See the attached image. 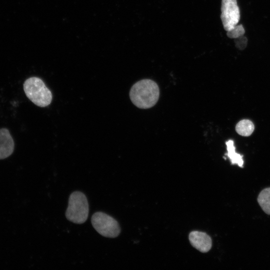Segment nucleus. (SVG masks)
I'll use <instances>...</instances> for the list:
<instances>
[{
  "label": "nucleus",
  "instance_id": "1",
  "mask_svg": "<svg viewBox=\"0 0 270 270\" xmlns=\"http://www.w3.org/2000/svg\"><path fill=\"white\" fill-rule=\"evenodd\" d=\"M159 96L158 85L150 79H144L136 82L132 86L130 92V97L132 102L138 108L142 109L154 106Z\"/></svg>",
  "mask_w": 270,
  "mask_h": 270
},
{
  "label": "nucleus",
  "instance_id": "2",
  "mask_svg": "<svg viewBox=\"0 0 270 270\" xmlns=\"http://www.w3.org/2000/svg\"><path fill=\"white\" fill-rule=\"evenodd\" d=\"M23 87L26 96L37 106L44 108L51 103L52 92L40 78L34 76L28 78Z\"/></svg>",
  "mask_w": 270,
  "mask_h": 270
},
{
  "label": "nucleus",
  "instance_id": "3",
  "mask_svg": "<svg viewBox=\"0 0 270 270\" xmlns=\"http://www.w3.org/2000/svg\"><path fill=\"white\" fill-rule=\"evenodd\" d=\"M88 212L89 206L85 194L79 191L72 193L66 212V218L74 224H82L87 220Z\"/></svg>",
  "mask_w": 270,
  "mask_h": 270
},
{
  "label": "nucleus",
  "instance_id": "4",
  "mask_svg": "<svg viewBox=\"0 0 270 270\" xmlns=\"http://www.w3.org/2000/svg\"><path fill=\"white\" fill-rule=\"evenodd\" d=\"M91 222L94 228L103 236L114 238L118 236L120 232L118 222L103 212H95L92 216Z\"/></svg>",
  "mask_w": 270,
  "mask_h": 270
},
{
  "label": "nucleus",
  "instance_id": "5",
  "mask_svg": "<svg viewBox=\"0 0 270 270\" xmlns=\"http://www.w3.org/2000/svg\"><path fill=\"white\" fill-rule=\"evenodd\" d=\"M220 18L226 31L233 29L238 23L240 11L236 0H222Z\"/></svg>",
  "mask_w": 270,
  "mask_h": 270
},
{
  "label": "nucleus",
  "instance_id": "6",
  "mask_svg": "<svg viewBox=\"0 0 270 270\" xmlns=\"http://www.w3.org/2000/svg\"><path fill=\"white\" fill-rule=\"evenodd\" d=\"M189 240L192 246L202 252H208L212 246L210 237L203 232H192L189 234Z\"/></svg>",
  "mask_w": 270,
  "mask_h": 270
},
{
  "label": "nucleus",
  "instance_id": "7",
  "mask_svg": "<svg viewBox=\"0 0 270 270\" xmlns=\"http://www.w3.org/2000/svg\"><path fill=\"white\" fill-rule=\"evenodd\" d=\"M14 144L8 130L0 129V160L4 159L12 154L14 150Z\"/></svg>",
  "mask_w": 270,
  "mask_h": 270
},
{
  "label": "nucleus",
  "instance_id": "8",
  "mask_svg": "<svg viewBox=\"0 0 270 270\" xmlns=\"http://www.w3.org/2000/svg\"><path fill=\"white\" fill-rule=\"evenodd\" d=\"M228 152L226 154L230 160L232 164L238 165L240 168L243 167L244 160L243 156L236 152V148L234 145V142L232 140H229L226 142Z\"/></svg>",
  "mask_w": 270,
  "mask_h": 270
},
{
  "label": "nucleus",
  "instance_id": "9",
  "mask_svg": "<svg viewBox=\"0 0 270 270\" xmlns=\"http://www.w3.org/2000/svg\"><path fill=\"white\" fill-rule=\"evenodd\" d=\"M235 129L238 134L243 136H248L254 132V126L251 120L244 119L237 123Z\"/></svg>",
  "mask_w": 270,
  "mask_h": 270
},
{
  "label": "nucleus",
  "instance_id": "10",
  "mask_svg": "<svg viewBox=\"0 0 270 270\" xmlns=\"http://www.w3.org/2000/svg\"><path fill=\"white\" fill-rule=\"evenodd\" d=\"M258 202L264 212L270 214V188L261 191L258 196Z\"/></svg>",
  "mask_w": 270,
  "mask_h": 270
},
{
  "label": "nucleus",
  "instance_id": "11",
  "mask_svg": "<svg viewBox=\"0 0 270 270\" xmlns=\"http://www.w3.org/2000/svg\"><path fill=\"white\" fill-rule=\"evenodd\" d=\"M245 30L242 24L236 25L233 29L228 31L227 36L230 38H236L244 36Z\"/></svg>",
  "mask_w": 270,
  "mask_h": 270
},
{
  "label": "nucleus",
  "instance_id": "12",
  "mask_svg": "<svg viewBox=\"0 0 270 270\" xmlns=\"http://www.w3.org/2000/svg\"><path fill=\"white\" fill-rule=\"evenodd\" d=\"M236 46L239 50H243L247 46L248 40L246 37L244 36H240L236 38H235Z\"/></svg>",
  "mask_w": 270,
  "mask_h": 270
}]
</instances>
